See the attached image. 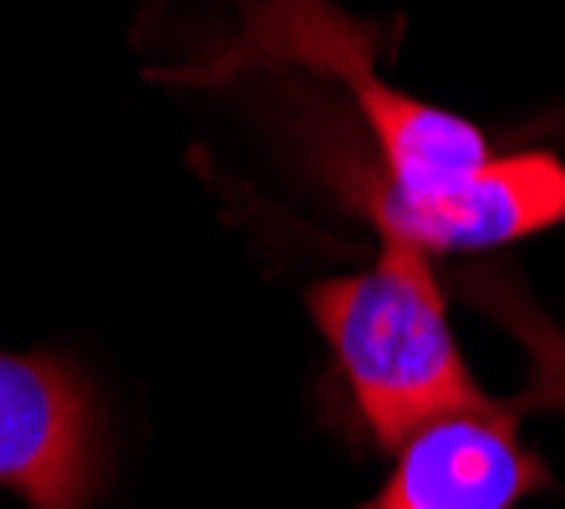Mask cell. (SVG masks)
I'll return each instance as SVG.
<instances>
[{"instance_id": "1", "label": "cell", "mask_w": 565, "mask_h": 509, "mask_svg": "<svg viewBox=\"0 0 565 509\" xmlns=\"http://www.w3.org/2000/svg\"><path fill=\"white\" fill-rule=\"evenodd\" d=\"M372 26L331 0H245L235 41L214 56L204 82L245 66H301L342 82L372 153L321 148L331 189L377 224L382 240L423 255H479L565 224V158L545 148L494 153L484 128L448 107L418 103L372 66Z\"/></svg>"}, {"instance_id": "2", "label": "cell", "mask_w": 565, "mask_h": 509, "mask_svg": "<svg viewBox=\"0 0 565 509\" xmlns=\"http://www.w3.org/2000/svg\"><path fill=\"white\" fill-rule=\"evenodd\" d=\"M306 306L331 347L352 433L372 448L393 454L423 423L494 403L473 382L448 327V296L434 255L382 240L367 271L316 280Z\"/></svg>"}, {"instance_id": "3", "label": "cell", "mask_w": 565, "mask_h": 509, "mask_svg": "<svg viewBox=\"0 0 565 509\" xmlns=\"http://www.w3.org/2000/svg\"><path fill=\"white\" fill-rule=\"evenodd\" d=\"M107 423L93 382L56 352H0V489L26 509H93Z\"/></svg>"}, {"instance_id": "4", "label": "cell", "mask_w": 565, "mask_h": 509, "mask_svg": "<svg viewBox=\"0 0 565 509\" xmlns=\"http://www.w3.org/2000/svg\"><path fill=\"white\" fill-rule=\"evenodd\" d=\"M514 403L444 413L393 448V474L356 509H520L551 484V469L520 444Z\"/></svg>"}, {"instance_id": "5", "label": "cell", "mask_w": 565, "mask_h": 509, "mask_svg": "<svg viewBox=\"0 0 565 509\" xmlns=\"http://www.w3.org/2000/svg\"><path fill=\"white\" fill-rule=\"evenodd\" d=\"M463 296L489 311L510 331L520 347H525L530 362V392H520V407H551V413H565V331L555 327L551 316L540 311L525 290L514 286L504 271H469L463 275Z\"/></svg>"}]
</instances>
